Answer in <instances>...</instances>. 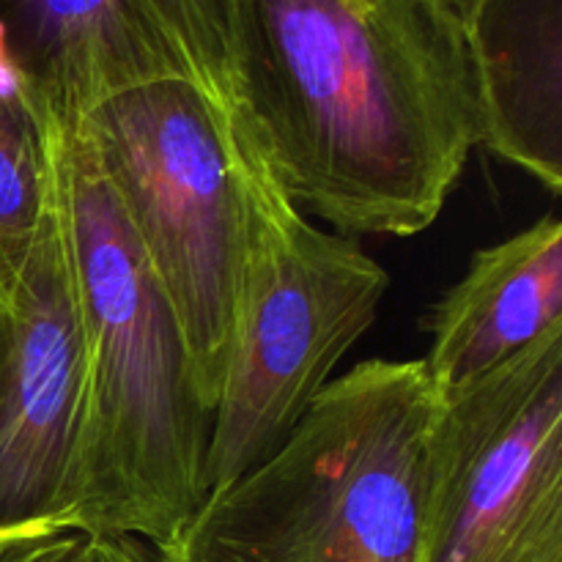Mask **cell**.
<instances>
[{"label": "cell", "mask_w": 562, "mask_h": 562, "mask_svg": "<svg viewBox=\"0 0 562 562\" xmlns=\"http://www.w3.org/2000/svg\"><path fill=\"white\" fill-rule=\"evenodd\" d=\"M236 93L291 201L426 231L477 143L470 33L434 0H220Z\"/></svg>", "instance_id": "cell-1"}, {"label": "cell", "mask_w": 562, "mask_h": 562, "mask_svg": "<svg viewBox=\"0 0 562 562\" xmlns=\"http://www.w3.org/2000/svg\"><path fill=\"white\" fill-rule=\"evenodd\" d=\"M82 327V428L66 527L168 543L206 497L212 415L190 351L91 146L53 119Z\"/></svg>", "instance_id": "cell-2"}, {"label": "cell", "mask_w": 562, "mask_h": 562, "mask_svg": "<svg viewBox=\"0 0 562 562\" xmlns=\"http://www.w3.org/2000/svg\"><path fill=\"white\" fill-rule=\"evenodd\" d=\"M437 393L420 360L333 379L269 459L220 492L157 562H415Z\"/></svg>", "instance_id": "cell-3"}, {"label": "cell", "mask_w": 562, "mask_h": 562, "mask_svg": "<svg viewBox=\"0 0 562 562\" xmlns=\"http://www.w3.org/2000/svg\"><path fill=\"white\" fill-rule=\"evenodd\" d=\"M223 132L239 179L245 263L212 409L206 494L285 442L390 289V274L355 239L318 228L291 201L245 110L223 113Z\"/></svg>", "instance_id": "cell-4"}, {"label": "cell", "mask_w": 562, "mask_h": 562, "mask_svg": "<svg viewBox=\"0 0 562 562\" xmlns=\"http://www.w3.org/2000/svg\"><path fill=\"white\" fill-rule=\"evenodd\" d=\"M223 108L192 82L110 97L77 121L190 351L212 415L234 338L245 263L239 179Z\"/></svg>", "instance_id": "cell-5"}, {"label": "cell", "mask_w": 562, "mask_h": 562, "mask_svg": "<svg viewBox=\"0 0 562 562\" xmlns=\"http://www.w3.org/2000/svg\"><path fill=\"white\" fill-rule=\"evenodd\" d=\"M415 562H562V327L437 398Z\"/></svg>", "instance_id": "cell-6"}, {"label": "cell", "mask_w": 562, "mask_h": 562, "mask_svg": "<svg viewBox=\"0 0 562 562\" xmlns=\"http://www.w3.org/2000/svg\"><path fill=\"white\" fill-rule=\"evenodd\" d=\"M82 384L80 307L55 173L36 245L0 305V536L69 530Z\"/></svg>", "instance_id": "cell-7"}, {"label": "cell", "mask_w": 562, "mask_h": 562, "mask_svg": "<svg viewBox=\"0 0 562 562\" xmlns=\"http://www.w3.org/2000/svg\"><path fill=\"white\" fill-rule=\"evenodd\" d=\"M0 20L33 93L60 124L165 80L241 108L220 0H0Z\"/></svg>", "instance_id": "cell-8"}, {"label": "cell", "mask_w": 562, "mask_h": 562, "mask_svg": "<svg viewBox=\"0 0 562 562\" xmlns=\"http://www.w3.org/2000/svg\"><path fill=\"white\" fill-rule=\"evenodd\" d=\"M562 327V223L541 217L472 256L437 302L423 371L437 398L477 382Z\"/></svg>", "instance_id": "cell-9"}, {"label": "cell", "mask_w": 562, "mask_h": 562, "mask_svg": "<svg viewBox=\"0 0 562 562\" xmlns=\"http://www.w3.org/2000/svg\"><path fill=\"white\" fill-rule=\"evenodd\" d=\"M477 143L562 190V0H483L467 25Z\"/></svg>", "instance_id": "cell-10"}, {"label": "cell", "mask_w": 562, "mask_h": 562, "mask_svg": "<svg viewBox=\"0 0 562 562\" xmlns=\"http://www.w3.org/2000/svg\"><path fill=\"white\" fill-rule=\"evenodd\" d=\"M53 184V115L38 97L0 102V305L36 245Z\"/></svg>", "instance_id": "cell-11"}, {"label": "cell", "mask_w": 562, "mask_h": 562, "mask_svg": "<svg viewBox=\"0 0 562 562\" xmlns=\"http://www.w3.org/2000/svg\"><path fill=\"white\" fill-rule=\"evenodd\" d=\"M0 562H93L91 536L77 530L3 532Z\"/></svg>", "instance_id": "cell-12"}, {"label": "cell", "mask_w": 562, "mask_h": 562, "mask_svg": "<svg viewBox=\"0 0 562 562\" xmlns=\"http://www.w3.org/2000/svg\"><path fill=\"white\" fill-rule=\"evenodd\" d=\"M93 562H157L151 549L135 538L91 536Z\"/></svg>", "instance_id": "cell-13"}, {"label": "cell", "mask_w": 562, "mask_h": 562, "mask_svg": "<svg viewBox=\"0 0 562 562\" xmlns=\"http://www.w3.org/2000/svg\"><path fill=\"white\" fill-rule=\"evenodd\" d=\"M434 3H437L439 9L448 11L450 16H456V20L467 27L472 20H475V14H477V9H481L483 0H434Z\"/></svg>", "instance_id": "cell-14"}]
</instances>
